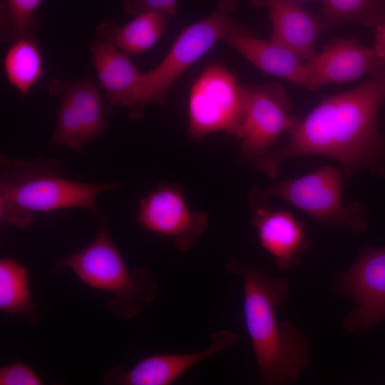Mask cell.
<instances>
[{
	"instance_id": "obj_1",
	"label": "cell",
	"mask_w": 385,
	"mask_h": 385,
	"mask_svg": "<svg viewBox=\"0 0 385 385\" xmlns=\"http://www.w3.org/2000/svg\"><path fill=\"white\" fill-rule=\"evenodd\" d=\"M385 100V68L350 91L324 98L289 133V142L254 163L274 178L284 160L304 155L340 162L345 179L361 170L385 178V145L377 125Z\"/></svg>"
},
{
	"instance_id": "obj_2",
	"label": "cell",
	"mask_w": 385,
	"mask_h": 385,
	"mask_svg": "<svg viewBox=\"0 0 385 385\" xmlns=\"http://www.w3.org/2000/svg\"><path fill=\"white\" fill-rule=\"evenodd\" d=\"M226 271L242 282L243 313L262 384H290L309 362L308 338L289 321L279 322L277 308L285 303L289 288L282 277H273L237 258Z\"/></svg>"
},
{
	"instance_id": "obj_3",
	"label": "cell",
	"mask_w": 385,
	"mask_h": 385,
	"mask_svg": "<svg viewBox=\"0 0 385 385\" xmlns=\"http://www.w3.org/2000/svg\"><path fill=\"white\" fill-rule=\"evenodd\" d=\"M118 185L72 180L56 160H11L1 156L0 217L22 229L32 222L37 212L81 207L96 215V197Z\"/></svg>"
},
{
	"instance_id": "obj_4",
	"label": "cell",
	"mask_w": 385,
	"mask_h": 385,
	"mask_svg": "<svg viewBox=\"0 0 385 385\" xmlns=\"http://www.w3.org/2000/svg\"><path fill=\"white\" fill-rule=\"evenodd\" d=\"M94 240L79 252L61 259L53 271L71 270L85 284L110 294L107 306L117 317L129 319L156 299L158 285L146 268L130 271L113 243L107 225L98 212Z\"/></svg>"
},
{
	"instance_id": "obj_5",
	"label": "cell",
	"mask_w": 385,
	"mask_h": 385,
	"mask_svg": "<svg viewBox=\"0 0 385 385\" xmlns=\"http://www.w3.org/2000/svg\"><path fill=\"white\" fill-rule=\"evenodd\" d=\"M344 174L336 167L324 165L299 178L281 180L267 187L255 186L248 195L252 209L267 205L270 197L282 199L306 213L319 225L354 234L367 226L366 212L358 200L346 205L342 199Z\"/></svg>"
},
{
	"instance_id": "obj_6",
	"label": "cell",
	"mask_w": 385,
	"mask_h": 385,
	"mask_svg": "<svg viewBox=\"0 0 385 385\" xmlns=\"http://www.w3.org/2000/svg\"><path fill=\"white\" fill-rule=\"evenodd\" d=\"M215 10L207 17L185 28L168 54L152 70L142 73L137 103L131 118L139 119L148 104L164 101L176 79L218 41L240 29L232 17L237 0H215Z\"/></svg>"
},
{
	"instance_id": "obj_7",
	"label": "cell",
	"mask_w": 385,
	"mask_h": 385,
	"mask_svg": "<svg viewBox=\"0 0 385 385\" xmlns=\"http://www.w3.org/2000/svg\"><path fill=\"white\" fill-rule=\"evenodd\" d=\"M245 101V86L225 67H207L190 93V135L198 140L209 133L223 130L239 138Z\"/></svg>"
},
{
	"instance_id": "obj_8",
	"label": "cell",
	"mask_w": 385,
	"mask_h": 385,
	"mask_svg": "<svg viewBox=\"0 0 385 385\" xmlns=\"http://www.w3.org/2000/svg\"><path fill=\"white\" fill-rule=\"evenodd\" d=\"M334 291L355 306L342 325L349 334H366L385 319V247H369L348 269L337 275Z\"/></svg>"
},
{
	"instance_id": "obj_9",
	"label": "cell",
	"mask_w": 385,
	"mask_h": 385,
	"mask_svg": "<svg viewBox=\"0 0 385 385\" xmlns=\"http://www.w3.org/2000/svg\"><path fill=\"white\" fill-rule=\"evenodd\" d=\"M245 101L240 127L241 153L244 160L254 164L265 155L284 133H289L299 119L291 114L292 103L284 88L271 82L245 86Z\"/></svg>"
},
{
	"instance_id": "obj_10",
	"label": "cell",
	"mask_w": 385,
	"mask_h": 385,
	"mask_svg": "<svg viewBox=\"0 0 385 385\" xmlns=\"http://www.w3.org/2000/svg\"><path fill=\"white\" fill-rule=\"evenodd\" d=\"M48 91L60 101L51 138L54 145L81 151L85 143L108 128L104 102L89 78H56L50 82Z\"/></svg>"
},
{
	"instance_id": "obj_11",
	"label": "cell",
	"mask_w": 385,
	"mask_h": 385,
	"mask_svg": "<svg viewBox=\"0 0 385 385\" xmlns=\"http://www.w3.org/2000/svg\"><path fill=\"white\" fill-rule=\"evenodd\" d=\"M138 220L146 230L172 240L180 250L191 248L208 225L207 215L190 210L180 188L173 185L159 187L144 197Z\"/></svg>"
},
{
	"instance_id": "obj_12",
	"label": "cell",
	"mask_w": 385,
	"mask_h": 385,
	"mask_svg": "<svg viewBox=\"0 0 385 385\" xmlns=\"http://www.w3.org/2000/svg\"><path fill=\"white\" fill-rule=\"evenodd\" d=\"M235 333L214 332L209 345L198 351L186 354L158 353L148 356L128 370L115 366L106 372L103 381L112 385H170L195 364L234 346Z\"/></svg>"
},
{
	"instance_id": "obj_13",
	"label": "cell",
	"mask_w": 385,
	"mask_h": 385,
	"mask_svg": "<svg viewBox=\"0 0 385 385\" xmlns=\"http://www.w3.org/2000/svg\"><path fill=\"white\" fill-rule=\"evenodd\" d=\"M385 68L374 48L354 38H337L304 63L305 86L312 91L327 83H343Z\"/></svg>"
},
{
	"instance_id": "obj_14",
	"label": "cell",
	"mask_w": 385,
	"mask_h": 385,
	"mask_svg": "<svg viewBox=\"0 0 385 385\" xmlns=\"http://www.w3.org/2000/svg\"><path fill=\"white\" fill-rule=\"evenodd\" d=\"M254 210L252 224L277 267L289 270L297 266L311 245L304 224L284 210H272L265 205Z\"/></svg>"
},
{
	"instance_id": "obj_15",
	"label": "cell",
	"mask_w": 385,
	"mask_h": 385,
	"mask_svg": "<svg viewBox=\"0 0 385 385\" xmlns=\"http://www.w3.org/2000/svg\"><path fill=\"white\" fill-rule=\"evenodd\" d=\"M258 8H265L272 21L270 39L295 53L303 61L317 53L316 41L325 29L314 14L293 0H250Z\"/></svg>"
},
{
	"instance_id": "obj_16",
	"label": "cell",
	"mask_w": 385,
	"mask_h": 385,
	"mask_svg": "<svg viewBox=\"0 0 385 385\" xmlns=\"http://www.w3.org/2000/svg\"><path fill=\"white\" fill-rule=\"evenodd\" d=\"M91 51L99 86L112 106L126 108L131 118L136 107L142 73L128 55L108 43L94 41Z\"/></svg>"
},
{
	"instance_id": "obj_17",
	"label": "cell",
	"mask_w": 385,
	"mask_h": 385,
	"mask_svg": "<svg viewBox=\"0 0 385 385\" xmlns=\"http://www.w3.org/2000/svg\"><path fill=\"white\" fill-rule=\"evenodd\" d=\"M223 41L262 72L305 85L303 61L285 46L270 38H259L243 26Z\"/></svg>"
},
{
	"instance_id": "obj_18",
	"label": "cell",
	"mask_w": 385,
	"mask_h": 385,
	"mask_svg": "<svg viewBox=\"0 0 385 385\" xmlns=\"http://www.w3.org/2000/svg\"><path fill=\"white\" fill-rule=\"evenodd\" d=\"M170 16L158 11H149L134 16L125 25L106 21L98 26L95 41L108 43L128 56L140 54L158 42Z\"/></svg>"
},
{
	"instance_id": "obj_19",
	"label": "cell",
	"mask_w": 385,
	"mask_h": 385,
	"mask_svg": "<svg viewBox=\"0 0 385 385\" xmlns=\"http://www.w3.org/2000/svg\"><path fill=\"white\" fill-rule=\"evenodd\" d=\"M27 270L14 258L0 260V309L8 314H21L29 324L38 319L31 301Z\"/></svg>"
},
{
	"instance_id": "obj_20",
	"label": "cell",
	"mask_w": 385,
	"mask_h": 385,
	"mask_svg": "<svg viewBox=\"0 0 385 385\" xmlns=\"http://www.w3.org/2000/svg\"><path fill=\"white\" fill-rule=\"evenodd\" d=\"M9 83L22 96L43 76V58L34 37H24L10 43L3 61Z\"/></svg>"
},
{
	"instance_id": "obj_21",
	"label": "cell",
	"mask_w": 385,
	"mask_h": 385,
	"mask_svg": "<svg viewBox=\"0 0 385 385\" xmlns=\"http://www.w3.org/2000/svg\"><path fill=\"white\" fill-rule=\"evenodd\" d=\"M325 29L346 23L377 27L385 22V0H320Z\"/></svg>"
},
{
	"instance_id": "obj_22",
	"label": "cell",
	"mask_w": 385,
	"mask_h": 385,
	"mask_svg": "<svg viewBox=\"0 0 385 385\" xmlns=\"http://www.w3.org/2000/svg\"><path fill=\"white\" fill-rule=\"evenodd\" d=\"M43 0H3L0 6L1 38L11 43L21 38L34 37L39 27L35 11Z\"/></svg>"
},
{
	"instance_id": "obj_23",
	"label": "cell",
	"mask_w": 385,
	"mask_h": 385,
	"mask_svg": "<svg viewBox=\"0 0 385 385\" xmlns=\"http://www.w3.org/2000/svg\"><path fill=\"white\" fill-rule=\"evenodd\" d=\"M43 381L29 365L14 361L0 369V385H41Z\"/></svg>"
},
{
	"instance_id": "obj_24",
	"label": "cell",
	"mask_w": 385,
	"mask_h": 385,
	"mask_svg": "<svg viewBox=\"0 0 385 385\" xmlns=\"http://www.w3.org/2000/svg\"><path fill=\"white\" fill-rule=\"evenodd\" d=\"M123 11L133 16L149 11L172 16L177 10L178 0H121Z\"/></svg>"
},
{
	"instance_id": "obj_25",
	"label": "cell",
	"mask_w": 385,
	"mask_h": 385,
	"mask_svg": "<svg viewBox=\"0 0 385 385\" xmlns=\"http://www.w3.org/2000/svg\"><path fill=\"white\" fill-rule=\"evenodd\" d=\"M374 49L379 58L385 65V22L376 27Z\"/></svg>"
},
{
	"instance_id": "obj_26",
	"label": "cell",
	"mask_w": 385,
	"mask_h": 385,
	"mask_svg": "<svg viewBox=\"0 0 385 385\" xmlns=\"http://www.w3.org/2000/svg\"><path fill=\"white\" fill-rule=\"evenodd\" d=\"M293 1H296V0H293ZM297 1H301V0H297Z\"/></svg>"
}]
</instances>
